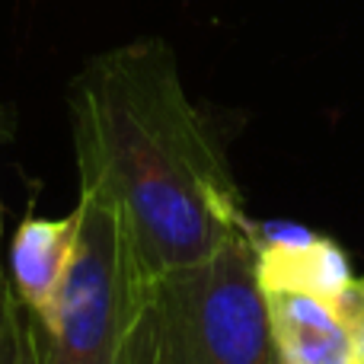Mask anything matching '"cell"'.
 I'll return each instance as SVG.
<instances>
[{
    "mask_svg": "<svg viewBox=\"0 0 364 364\" xmlns=\"http://www.w3.org/2000/svg\"><path fill=\"white\" fill-rule=\"evenodd\" d=\"M256 252V278L262 291H294L326 301L336 310L348 284L355 282L348 259L329 237L282 220L250 227Z\"/></svg>",
    "mask_w": 364,
    "mask_h": 364,
    "instance_id": "cell-4",
    "label": "cell"
},
{
    "mask_svg": "<svg viewBox=\"0 0 364 364\" xmlns=\"http://www.w3.org/2000/svg\"><path fill=\"white\" fill-rule=\"evenodd\" d=\"M80 205L68 218H26L10 243V288L45 333L55 326L58 301L80 240Z\"/></svg>",
    "mask_w": 364,
    "mask_h": 364,
    "instance_id": "cell-5",
    "label": "cell"
},
{
    "mask_svg": "<svg viewBox=\"0 0 364 364\" xmlns=\"http://www.w3.org/2000/svg\"><path fill=\"white\" fill-rule=\"evenodd\" d=\"M348 329H352V364H364V307L355 314Z\"/></svg>",
    "mask_w": 364,
    "mask_h": 364,
    "instance_id": "cell-8",
    "label": "cell"
},
{
    "mask_svg": "<svg viewBox=\"0 0 364 364\" xmlns=\"http://www.w3.org/2000/svg\"><path fill=\"white\" fill-rule=\"evenodd\" d=\"M80 240L58 301L55 326L42 333L45 364H134L154 278L144 272L115 208L80 192Z\"/></svg>",
    "mask_w": 364,
    "mask_h": 364,
    "instance_id": "cell-3",
    "label": "cell"
},
{
    "mask_svg": "<svg viewBox=\"0 0 364 364\" xmlns=\"http://www.w3.org/2000/svg\"><path fill=\"white\" fill-rule=\"evenodd\" d=\"M275 364H291V361H284V358H282V355H278V358H275Z\"/></svg>",
    "mask_w": 364,
    "mask_h": 364,
    "instance_id": "cell-10",
    "label": "cell"
},
{
    "mask_svg": "<svg viewBox=\"0 0 364 364\" xmlns=\"http://www.w3.org/2000/svg\"><path fill=\"white\" fill-rule=\"evenodd\" d=\"M4 288H6V275H4V259H0V294H4Z\"/></svg>",
    "mask_w": 364,
    "mask_h": 364,
    "instance_id": "cell-9",
    "label": "cell"
},
{
    "mask_svg": "<svg viewBox=\"0 0 364 364\" xmlns=\"http://www.w3.org/2000/svg\"><path fill=\"white\" fill-rule=\"evenodd\" d=\"M275 358L250 233L151 282L134 364H275Z\"/></svg>",
    "mask_w": 364,
    "mask_h": 364,
    "instance_id": "cell-2",
    "label": "cell"
},
{
    "mask_svg": "<svg viewBox=\"0 0 364 364\" xmlns=\"http://www.w3.org/2000/svg\"><path fill=\"white\" fill-rule=\"evenodd\" d=\"M80 192L122 218L151 278L246 237L240 188L160 38L100 55L70 87Z\"/></svg>",
    "mask_w": 364,
    "mask_h": 364,
    "instance_id": "cell-1",
    "label": "cell"
},
{
    "mask_svg": "<svg viewBox=\"0 0 364 364\" xmlns=\"http://www.w3.org/2000/svg\"><path fill=\"white\" fill-rule=\"evenodd\" d=\"M278 355L291 364H352V329L326 301L265 291Z\"/></svg>",
    "mask_w": 364,
    "mask_h": 364,
    "instance_id": "cell-6",
    "label": "cell"
},
{
    "mask_svg": "<svg viewBox=\"0 0 364 364\" xmlns=\"http://www.w3.org/2000/svg\"><path fill=\"white\" fill-rule=\"evenodd\" d=\"M0 364H45L38 323L13 294L10 278L0 294Z\"/></svg>",
    "mask_w": 364,
    "mask_h": 364,
    "instance_id": "cell-7",
    "label": "cell"
}]
</instances>
